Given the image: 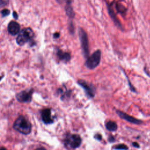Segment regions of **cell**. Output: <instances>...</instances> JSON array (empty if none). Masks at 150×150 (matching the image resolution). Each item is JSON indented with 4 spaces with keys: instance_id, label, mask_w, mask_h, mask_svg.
<instances>
[{
    "instance_id": "1",
    "label": "cell",
    "mask_w": 150,
    "mask_h": 150,
    "mask_svg": "<svg viewBox=\"0 0 150 150\" xmlns=\"http://www.w3.org/2000/svg\"><path fill=\"white\" fill-rule=\"evenodd\" d=\"M34 33L32 29L30 28H25L20 31L16 39V41L18 45L23 46L26 43H30V45H33Z\"/></svg>"
},
{
    "instance_id": "2",
    "label": "cell",
    "mask_w": 150,
    "mask_h": 150,
    "mask_svg": "<svg viewBox=\"0 0 150 150\" xmlns=\"http://www.w3.org/2000/svg\"><path fill=\"white\" fill-rule=\"evenodd\" d=\"M15 130L23 134H28L31 131V124L24 117H19L13 124Z\"/></svg>"
},
{
    "instance_id": "3",
    "label": "cell",
    "mask_w": 150,
    "mask_h": 150,
    "mask_svg": "<svg viewBox=\"0 0 150 150\" xmlns=\"http://www.w3.org/2000/svg\"><path fill=\"white\" fill-rule=\"evenodd\" d=\"M101 53L100 49L96 50L91 55L89 56L85 62V66L89 69H94L97 67L101 60Z\"/></svg>"
},
{
    "instance_id": "4",
    "label": "cell",
    "mask_w": 150,
    "mask_h": 150,
    "mask_svg": "<svg viewBox=\"0 0 150 150\" xmlns=\"http://www.w3.org/2000/svg\"><path fill=\"white\" fill-rule=\"evenodd\" d=\"M79 36L81 44V48L83 54L86 59L89 56V46L87 35L84 30L80 28L79 30Z\"/></svg>"
},
{
    "instance_id": "5",
    "label": "cell",
    "mask_w": 150,
    "mask_h": 150,
    "mask_svg": "<svg viewBox=\"0 0 150 150\" xmlns=\"http://www.w3.org/2000/svg\"><path fill=\"white\" fill-rule=\"evenodd\" d=\"M81 142L80 137L76 134H68L66 136L64 143L68 149H75L79 147Z\"/></svg>"
},
{
    "instance_id": "6",
    "label": "cell",
    "mask_w": 150,
    "mask_h": 150,
    "mask_svg": "<svg viewBox=\"0 0 150 150\" xmlns=\"http://www.w3.org/2000/svg\"><path fill=\"white\" fill-rule=\"evenodd\" d=\"M33 90L32 89L22 91L16 95V99L21 103H29L32 100Z\"/></svg>"
},
{
    "instance_id": "7",
    "label": "cell",
    "mask_w": 150,
    "mask_h": 150,
    "mask_svg": "<svg viewBox=\"0 0 150 150\" xmlns=\"http://www.w3.org/2000/svg\"><path fill=\"white\" fill-rule=\"evenodd\" d=\"M78 84L81 86V87L84 90L86 94L90 97H93L95 95V88L90 83L86 81L83 80H80L77 81Z\"/></svg>"
},
{
    "instance_id": "8",
    "label": "cell",
    "mask_w": 150,
    "mask_h": 150,
    "mask_svg": "<svg viewBox=\"0 0 150 150\" xmlns=\"http://www.w3.org/2000/svg\"><path fill=\"white\" fill-rule=\"evenodd\" d=\"M8 33L12 35L15 36L19 34L20 32V25L15 21H11L8 25Z\"/></svg>"
},
{
    "instance_id": "9",
    "label": "cell",
    "mask_w": 150,
    "mask_h": 150,
    "mask_svg": "<svg viewBox=\"0 0 150 150\" xmlns=\"http://www.w3.org/2000/svg\"><path fill=\"white\" fill-rule=\"evenodd\" d=\"M56 56L59 60L65 63L69 62L71 59V55L69 53L64 52L60 49H57Z\"/></svg>"
},
{
    "instance_id": "10",
    "label": "cell",
    "mask_w": 150,
    "mask_h": 150,
    "mask_svg": "<svg viewBox=\"0 0 150 150\" xmlns=\"http://www.w3.org/2000/svg\"><path fill=\"white\" fill-rule=\"evenodd\" d=\"M41 117L43 121L45 124H51L53 120L51 115V111L50 109H45L42 111Z\"/></svg>"
},
{
    "instance_id": "11",
    "label": "cell",
    "mask_w": 150,
    "mask_h": 150,
    "mask_svg": "<svg viewBox=\"0 0 150 150\" xmlns=\"http://www.w3.org/2000/svg\"><path fill=\"white\" fill-rule=\"evenodd\" d=\"M118 114L121 117V118L124 119L125 120L128 121V122H130L131 123H133V124H141L142 123V121L138 120V119H136L123 112H121V111H117Z\"/></svg>"
},
{
    "instance_id": "12",
    "label": "cell",
    "mask_w": 150,
    "mask_h": 150,
    "mask_svg": "<svg viewBox=\"0 0 150 150\" xmlns=\"http://www.w3.org/2000/svg\"><path fill=\"white\" fill-rule=\"evenodd\" d=\"M111 6H108V13H109L110 16H111V18H112V19L113 22H114V23H115L117 26L121 27V25H120L119 21H118V19H117V18H116V16H115V13H114V11H113V9H111Z\"/></svg>"
},
{
    "instance_id": "13",
    "label": "cell",
    "mask_w": 150,
    "mask_h": 150,
    "mask_svg": "<svg viewBox=\"0 0 150 150\" xmlns=\"http://www.w3.org/2000/svg\"><path fill=\"white\" fill-rule=\"evenodd\" d=\"M105 127L108 130L111 131H114L117 128V125L116 123L114 122V121H109L107 122V123L105 124Z\"/></svg>"
},
{
    "instance_id": "14",
    "label": "cell",
    "mask_w": 150,
    "mask_h": 150,
    "mask_svg": "<svg viewBox=\"0 0 150 150\" xmlns=\"http://www.w3.org/2000/svg\"><path fill=\"white\" fill-rule=\"evenodd\" d=\"M116 9L117 11L121 13H124L125 11V8H124V6H123V5L120 3L116 4Z\"/></svg>"
},
{
    "instance_id": "15",
    "label": "cell",
    "mask_w": 150,
    "mask_h": 150,
    "mask_svg": "<svg viewBox=\"0 0 150 150\" xmlns=\"http://www.w3.org/2000/svg\"><path fill=\"white\" fill-rule=\"evenodd\" d=\"M9 13H10V11L8 9L5 8L1 11V15L2 17L7 16L8 15H9Z\"/></svg>"
},
{
    "instance_id": "16",
    "label": "cell",
    "mask_w": 150,
    "mask_h": 150,
    "mask_svg": "<svg viewBox=\"0 0 150 150\" xmlns=\"http://www.w3.org/2000/svg\"><path fill=\"white\" fill-rule=\"evenodd\" d=\"M115 149H124V150H127L128 149V147L124 145V144H120L118 145L117 146H116L115 147H114Z\"/></svg>"
},
{
    "instance_id": "17",
    "label": "cell",
    "mask_w": 150,
    "mask_h": 150,
    "mask_svg": "<svg viewBox=\"0 0 150 150\" xmlns=\"http://www.w3.org/2000/svg\"><path fill=\"white\" fill-rule=\"evenodd\" d=\"M56 1L59 4H64L65 5H67V4H68V3L69 4V3H71L72 2L71 0H56Z\"/></svg>"
},
{
    "instance_id": "18",
    "label": "cell",
    "mask_w": 150,
    "mask_h": 150,
    "mask_svg": "<svg viewBox=\"0 0 150 150\" xmlns=\"http://www.w3.org/2000/svg\"><path fill=\"white\" fill-rule=\"evenodd\" d=\"M69 31H70V32L71 33L73 34V33H74V27L73 24V23H72L71 22L70 23L69 26Z\"/></svg>"
},
{
    "instance_id": "19",
    "label": "cell",
    "mask_w": 150,
    "mask_h": 150,
    "mask_svg": "<svg viewBox=\"0 0 150 150\" xmlns=\"http://www.w3.org/2000/svg\"><path fill=\"white\" fill-rule=\"evenodd\" d=\"M9 0H1V7H3L4 6H5L8 4Z\"/></svg>"
},
{
    "instance_id": "20",
    "label": "cell",
    "mask_w": 150,
    "mask_h": 150,
    "mask_svg": "<svg viewBox=\"0 0 150 150\" xmlns=\"http://www.w3.org/2000/svg\"><path fill=\"white\" fill-rule=\"evenodd\" d=\"M53 37L54 39H57V38H59L60 37V33L59 32H55L53 35Z\"/></svg>"
},
{
    "instance_id": "21",
    "label": "cell",
    "mask_w": 150,
    "mask_h": 150,
    "mask_svg": "<svg viewBox=\"0 0 150 150\" xmlns=\"http://www.w3.org/2000/svg\"><path fill=\"white\" fill-rule=\"evenodd\" d=\"M12 15H13V18H14L15 20H17L18 18V13H17L15 11H13Z\"/></svg>"
},
{
    "instance_id": "22",
    "label": "cell",
    "mask_w": 150,
    "mask_h": 150,
    "mask_svg": "<svg viewBox=\"0 0 150 150\" xmlns=\"http://www.w3.org/2000/svg\"><path fill=\"white\" fill-rule=\"evenodd\" d=\"M95 137H96V138H97V139H99V140H100V139H101V135H98V134L96 135Z\"/></svg>"
},
{
    "instance_id": "23",
    "label": "cell",
    "mask_w": 150,
    "mask_h": 150,
    "mask_svg": "<svg viewBox=\"0 0 150 150\" xmlns=\"http://www.w3.org/2000/svg\"><path fill=\"white\" fill-rule=\"evenodd\" d=\"M132 145H133V146H135V147H139V145H138V144H137V143H136V142H134V143H132Z\"/></svg>"
},
{
    "instance_id": "24",
    "label": "cell",
    "mask_w": 150,
    "mask_h": 150,
    "mask_svg": "<svg viewBox=\"0 0 150 150\" xmlns=\"http://www.w3.org/2000/svg\"><path fill=\"white\" fill-rule=\"evenodd\" d=\"M35 150H46L45 148H37L36 149H35Z\"/></svg>"
},
{
    "instance_id": "25",
    "label": "cell",
    "mask_w": 150,
    "mask_h": 150,
    "mask_svg": "<svg viewBox=\"0 0 150 150\" xmlns=\"http://www.w3.org/2000/svg\"><path fill=\"white\" fill-rule=\"evenodd\" d=\"M1 150H6V149L5 148H4V147H2L1 148Z\"/></svg>"
}]
</instances>
